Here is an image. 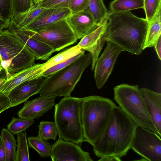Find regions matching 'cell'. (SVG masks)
<instances>
[{
	"label": "cell",
	"instance_id": "obj_35",
	"mask_svg": "<svg viewBox=\"0 0 161 161\" xmlns=\"http://www.w3.org/2000/svg\"><path fill=\"white\" fill-rule=\"evenodd\" d=\"M89 1V0H72L69 7L71 14L86 9Z\"/></svg>",
	"mask_w": 161,
	"mask_h": 161
},
{
	"label": "cell",
	"instance_id": "obj_25",
	"mask_svg": "<svg viewBox=\"0 0 161 161\" xmlns=\"http://www.w3.org/2000/svg\"><path fill=\"white\" fill-rule=\"evenodd\" d=\"M144 0H113L109 4L110 11H124L143 8Z\"/></svg>",
	"mask_w": 161,
	"mask_h": 161
},
{
	"label": "cell",
	"instance_id": "obj_17",
	"mask_svg": "<svg viewBox=\"0 0 161 161\" xmlns=\"http://www.w3.org/2000/svg\"><path fill=\"white\" fill-rule=\"evenodd\" d=\"M71 14L68 8H46L30 23L23 27L34 31L49 26Z\"/></svg>",
	"mask_w": 161,
	"mask_h": 161
},
{
	"label": "cell",
	"instance_id": "obj_36",
	"mask_svg": "<svg viewBox=\"0 0 161 161\" xmlns=\"http://www.w3.org/2000/svg\"><path fill=\"white\" fill-rule=\"evenodd\" d=\"M11 108V103L7 95L0 92V114Z\"/></svg>",
	"mask_w": 161,
	"mask_h": 161
},
{
	"label": "cell",
	"instance_id": "obj_1",
	"mask_svg": "<svg viewBox=\"0 0 161 161\" xmlns=\"http://www.w3.org/2000/svg\"><path fill=\"white\" fill-rule=\"evenodd\" d=\"M105 37L133 55H139L143 50L148 22L130 11H110L106 18Z\"/></svg>",
	"mask_w": 161,
	"mask_h": 161
},
{
	"label": "cell",
	"instance_id": "obj_31",
	"mask_svg": "<svg viewBox=\"0 0 161 161\" xmlns=\"http://www.w3.org/2000/svg\"><path fill=\"white\" fill-rule=\"evenodd\" d=\"M14 14L13 0H0L1 18L5 20H10Z\"/></svg>",
	"mask_w": 161,
	"mask_h": 161
},
{
	"label": "cell",
	"instance_id": "obj_33",
	"mask_svg": "<svg viewBox=\"0 0 161 161\" xmlns=\"http://www.w3.org/2000/svg\"><path fill=\"white\" fill-rule=\"evenodd\" d=\"M72 0H42L38 6L45 8H68Z\"/></svg>",
	"mask_w": 161,
	"mask_h": 161
},
{
	"label": "cell",
	"instance_id": "obj_40",
	"mask_svg": "<svg viewBox=\"0 0 161 161\" xmlns=\"http://www.w3.org/2000/svg\"><path fill=\"white\" fill-rule=\"evenodd\" d=\"M10 20L6 21L0 19V32L1 31L8 28Z\"/></svg>",
	"mask_w": 161,
	"mask_h": 161
},
{
	"label": "cell",
	"instance_id": "obj_16",
	"mask_svg": "<svg viewBox=\"0 0 161 161\" xmlns=\"http://www.w3.org/2000/svg\"><path fill=\"white\" fill-rule=\"evenodd\" d=\"M65 19L77 39L82 38L99 26L86 9L72 14Z\"/></svg>",
	"mask_w": 161,
	"mask_h": 161
},
{
	"label": "cell",
	"instance_id": "obj_15",
	"mask_svg": "<svg viewBox=\"0 0 161 161\" xmlns=\"http://www.w3.org/2000/svg\"><path fill=\"white\" fill-rule=\"evenodd\" d=\"M55 97L40 96L32 100L27 101L17 114L19 117L25 119H38L55 106Z\"/></svg>",
	"mask_w": 161,
	"mask_h": 161
},
{
	"label": "cell",
	"instance_id": "obj_18",
	"mask_svg": "<svg viewBox=\"0 0 161 161\" xmlns=\"http://www.w3.org/2000/svg\"><path fill=\"white\" fill-rule=\"evenodd\" d=\"M44 63L35 64L12 74L0 87V92L6 95L13 88L25 81L39 77L44 71Z\"/></svg>",
	"mask_w": 161,
	"mask_h": 161
},
{
	"label": "cell",
	"instance_id": "obj_9",
	"mask_svg": "<svg viewBox=\"0 0 161 161\" xmlns=\"http://www.w3.org/2000/svg\"><path fill=\"white\" fill-rule=\"evenodd\" d=\"M131 148L141 157L139 160L161 161V137L142 126L136 127Z\"/></svg>",
	"mask_w": 161,
	"mask_h": 161
},
{
	"label": "cell",
	"instance_id": "obj_46",
	"mask_svg": "<svg viewBox=\"0 0 161 161\" xmlns=\"http://www.w3.org/2000/svg\"><path fill=\"white\" fill-rule=\"evenodd\" d=\"M1 60L0 58V66H1Z\"/></svg>",
	"mask_w": 161,
	"mask_h": 161
},
{
	"label": "cell",
	"instance_id": "obj_41",
	"mask_svg": "<svg viewBox=\"0 0 161 161\" xmlns=\"http://www.w3.org/2000/svg\"><path fill=\"white\" fill-rule=\"evenodd\" d=\"M6 79L7 76L6 75L3 76L0 79V87Z\"/></svg>",
	"mask_w": 161,
	"mask_h": 161
},
{
	"label": "cell",
	"instance_id": "obj_2",
	"mask_svg": "<svg viewBox=\"0 0 161 161\" xmlns=\"http://www.w3.org/2000/svg\"><path fill=\"white\" fill-rule=\"evenodd\" d=\"M137 125L116 105L105 130L93 146L95 154L100 158L114 156L121 158L126 155L131 148Z\"/></svg>",
	"mask_w": 161,
	"mask_h": 161
},
{
	"label": "cell",
	"instance_id": "obj_4",
	"mask_svg": "<svg viewBox=\"0 0 161 161\" xmlns=\"http://www.w3.org/2000/svg\"><path fill=\"white\" fill-rule=\"evenodd\" d=\"M85 51L69 64L48 76L39 92L40 96H70L85 69L92 63V57Z\"/></svg>",
	"mask_w": 161,
	"mask_h": 161
},
{
	"label": "cell",
	"instance_id": "obj_34",
	"mask_svg": "<svg viewBox=\"0 0 161 161\" xmlns=\"http://www.w3.org/2000/svg\"><path fill=\"white\" fill-rule=\"evenodd\" d=\"M34 4L33 0H13L14 13L24 12L29 9Z\"/></svg>",
	"mask_w": 161,
	"mask_h": 161
},
{
	"label": "cell",
	"instance_id": "obj_10",
	"mask_svg": "<svg viewBox=\"0 0 161 161\" xmlns=\"http://www.w3.org/2000/svg\"><path fill=\"white\" fill-rule=\"evenodd\" d=\"M107 42L106 47L97 58L94 68V78L98 89L103 86L112 71L118 56L124 51L113 42Z\"/></svg>",
	"mask_w": 161,
	"mask_h": 161
},
{
	"label": "cell",
	"instance_id": "obj_27",
	"mask_svg": "<svg viewBox=\"0 0 161 161\" xmlns=\"http://www.w3.org/2000/svg\"><path fill=\"white\" fill-rule=\"evenodd\" d=\"M39 130L37 136L47 141L49 139L55 140L58 135V131L54 122L43 120L38 126Z\"/></svg>",
	"mask_w": 161,
	"mask_h": 161
},
{
	"label": "cell",
	"instance_id": "obj_5",
	"mask_svg": "<svg viewBox=\"0 0 161 161\" xmlns=\"http://www.w3.org/2000/svg\"><path fill=\"white\" fill-rule=\"evenodd\" d=\"M81 98L64 97L55 106L54 122L59 138L78 144L85 142Z\"/></svg>",
	"mask_w": 161,
	"mask_h": 161
},
{
	"label": "cell",
	"instance_id": "obj_42",
	"mask_svg": "<svg viewBox=\"0 0 161 161\" xmlns=\"http://www.w3.org/2000/svg\"><path fill=\"white\" fill-rule=\"evenodd\" d=\"M6 75V72L5 70L3 69L1 72H0V79Z\"/></svg>",
	"mask_w": 161,
	"mask_h": 161
},
{
	"label": "cell",
	"instance_id": "obj_6",
	"mask_svg": "<svg viewBox=\"0 0 161 161\" xmlns=\"http://www.w3.org/2000/svg\"><path fill=\"white\" fill-rule=\"evenodd\" d=\"M114 99L119 106L137 125L150 130L160 136L138 85L121 84L114 88Z\"/></svg>",
	"mask_w": 161,
	"mask_h": 161
},
{
	"label": "cell",
	"instance_id": "obj_47",
	"mask_svg": "<svg viewBox=\"0 0 161 161\" xmlns=\"http://www.w3.org/2000/svg\"><path fill=\"white\" fill-rule=\"evenodd\" d=\"M0 19H1V18H0Z\"/></svg>",
	"mask_w": 161,
	"mask_h": 161
},
{
	"label": "cell",
	"instance_id": "obj_44",
	"mask_svg": "<svg viewBox=\"0 0 161 161\" xmlns=\"http://www.w3.org/2000/svg\"><path fill=\"white\" fill-rule=\"evenodd\" d=\"M3 142V140L2 137V136H1V135H0V145Z\"/></svg>",
	"mask_w": 161,
	"mask_h": 161
},
{
	"label": "cell",
	"instance_id": "obj_28",
	"mask_svg": "<svg viewBox=\"0 0 161 161\" xmlns=\"http://www.w3.org/2000/svg\"><path fill=\"white\" fill-rule=\"evenodd\" d=\"M17 137L15 161H29V147L26 132L24 131L17 134Z\"/></svg>",
	"mask_w": 161,
	"mask_h": 161
},
{
	"label": "cell",
	"instance_id": "obj_32",
	"mask_svg": "<svg viewBox=\"0 0 161 161\" xmlns=\"http://www.w3.org/2000/svg\"><path fill=\"white\" fill-rule=\"evenodd\" d=\"M85 51H84L83 52ZM82 52L71 58L64 62L56 64L49 68L44 71L39 77H48L52 74L61 69L73 62L80 56Z\"/></svg>",
	"mask_w": 161,
	"mask_h": 161
},
{
	"label": "cell",
	"instance_id": "obj_22",
	"mask_svg": "<svg viewBox=\"0 0 161 161\" xmlns=\"http://www.w3.org/2000/svg\"><path fill=\"white\" fill-rule=\"evenodd\" d=\"M84 50L77 45L69 47L49 59L44 63V71L56 64L64 62L71 58L81 53Z\"/></svg>",
	"mask_w": 161,
	"mask_h": 161
},
{
	"label": "cell",
	"instance_id": "obj_21",
	"mask_svg": "<svg viewBox=\"0 0 161 161\" xmlns=\"http://www.w3.org/2000/svg\"><path fill=\"white\" fill-rule=\"evenodd\" d=\"M46 8L39 7L38 3L34 4L24 12L14 13L12 18L18 26L23 27L31 22Z\"/></svg>",
	"mask_w": 161,
	"mask_h": 161
},
{
	"label": "cell",
	"instance_id": "obj_23",
	"mask_svg": "<svg viewBox=\"0 0 161 161\" xmlns=\"http://www.w3.org/2000/svg\"><path fill=\"white\" fill-rule=\"evenodd\" d=\"M86 9L99 25L106 19L108 13L103 0H89Z\"/></svg>",
	"mask_w": 161,
	"mask_h": 161
},
{
	"label": "cell",
	"instance_id": "obj_13",
	"mask_svg": "<svg viewBox=\"0 0 161 161\" xmlns=\"http://www.w3.org/2000/svg\"><path fill=\"white\" fill-rule=\"evenodd\" d=\"M8 29L14 33L27 46L34 55L36 59L45 60L54 52L50 47L30 36L18 26L11 18Z\"/></svg>",
	"mask_w": 161,
	"mask_h": 161
},
{
	"label": "cell",
	"instance_id": "obj_19",
	"mask_svg": "<svg viewBox=\"0 0 161 161\" xmlns=\"http://www.w3.org/2000/svg\"><path fill=\"white\" fill-rule=\"evenodd\" d=\"M153 122L161 136V93L147 88L140 89Z\"/></svg>",
	"mask_w": 161,
	"mask_h": 161
},
{
	"label": "cell",
	"instance_id": "obj_20",
	"mask_svg": "<svg viewBox=\"0 0 161 161\" xmlns=\"http://www.w3.org/2000/svg\"><path fill=\"white\" fill-rule=\"evenodd\" d=\"M161 9H160L153 18L148 22L143 50L147 48L154 47L161 36Z\"/></svg>",
	"mask_w": 161,
	"mask_h": 161
},
{
	"label": "cell",
	"instance_id": "obj_43",
	"mask_svg": "<svg viewBox=\"0 0 161 161\" xmlns=\"http://www.w3.org/2000/svg\"><path fill=\"white\" fill-rule=\"evenodd\" d=\"M42 0H33L34 4L39 3Z\"/></svg>",
	"mask_w": 161,
	"mask_h": 161
},
{
	"label": "cell",
	"instance_id": "obj_37",
	"mask_svg": "<svg viewBox=\"0 0 161 161\" xmlns=\"http://www.w3.org/2000/svg\"><path fill=\"white\" fill-rule=\"evenodd\" d=\"M154 47L158 58L161 59V36H160L155 43Z\"/></svg>",
	"mask_w": 161,
	"mask_h": 161
},
{
	"label": "cell",
	"instance_id": "obj_7",
	"mask_svg": "<svg viewBox=\"0 0 161 161\" xmlns=\"http://www.w3.org/2000/svg\"><path fill=\"white\" fill-rule=\"evenodd\" d=\"M0 58L10 64L12 74L35 64L36 58L25 43L8 29L0 32Z\"/></svg>",
	"mask_w": 161,
	"mask_h": 161
},
{
	"label": "cell",
	"instance_id": "obj_11",
	"mask_svg": "<svg viewBox=\"0 0 161 161\" xmlns=\"http://www.w3.org/2000/svg\"><path fill=\"white\" fill-rule=\"evenodd\" d=\"M50 157L53 161H93L77 144L59 138L52 145Z\"/></svg>",
	"mask_w": 161,
	"mask_h": 161
},
{
	"label": "cell",
	"instance_id": "obj_14",
	"mask_svg": "<svg viewBox=\"0 0 161 161\" xmlns=\"http://www.w3.org/2000/svg\"><path fill=\"white\" fill-rule=\"evenodd\" d=\"M47 77L40 76L18 85L7 94L11 108L27 101L31 96L38 93Z\"/></svg>",
	"mask_w": 161,
	"mask_h": 161
},
{
	"label": "cell",
	"instance_id": "obj_38",
	"mask_svg": "<svg viewBox=\"0 0 161 161\" xmlns=\"http://www.w3.org/2000/svg\"><path fill=\"white\" fill-rule=\"evenodd\" d=\"M98 161H121V158L116 156H112L104 157L100 158Z\"/></svg>",
	"mask_w": 161,
	"mask_h": 161
},
{
	"label": "cell",
	"instance_id": "obj_30",
	"mask_svg": "<svg viewBox=\"0 0 161 161\" xmlns=\"http://www.w3.org/2000/svg\"><path fill=\"white\" fill-rule=\"evenodd\" d=\"M161 0H144L146 19L148 22L154 17L161 8Z\"/></svg>",
	"mask_w": 161,
	"mask_h": 161
},
{
	"label": "cell",
	"instance_id": "obj_24",
	"mask_svg": "<svg viewBox=\"0 0 161 161\" xmlns=\"http://www.w3.org/2000/svg\"><path fill=\"white\" fill-rule=\"evenodd\" d=\"M1 135L6 151V161H15L17 141L7 129L3 128Z\"/></svg>",
	"mask_w": 161,
	"mask_h": 161
},
{
	"label": "cell",
	"instance_id": "obj_39",
	"mask_svg": "<svg viewBox=\"0 0 161 161\" xmlns=\"http://www.w3.org/2000/svg\"><path fill=\"white\" fill-rule=\"evenodd\" d=\"M0 161H6V151L3 142L0 145Z\"/></svg>",
	"mask_w": 161,
	"mask_h": 161
},
{
	"label": "cell",
	"instance_id": "obj_29",
	"mask_svg": "<svg viewBox=\"0 0 161 161\" xmlns=\"http://www.w3.org/2000/svg\"><path fill=\"white\" fill-rule=\"evenodd\" d=\"M35 122L33 119L13 117L7 126V130L13 135L24 131Z\"/></svg>",
	"mask_w": 161,
	"mask_h": 161
},
{
	"label": "cell",
	"instance_id": "obj_26",
	"mask_svg": "<svg viewBox=\"0 0 161 161\" xmlns=\"http://www.w3.org/2000/svg\"><path fill=\"white\" fill-rule=\"evenodd\" d=\"M28 143L29 147L35 149L40 156L46 158L50 156L52 145L48 142L37 136L28 137Z\"/></svg>",
	"mask_w": 161,
	"mask_h": 161
},
{
	"label": "cell",
	"instance_id": "obj_45",
	"mask_svg": "<svg viewBox=\"0 0 161 161\" xmlns=\"http://www.w3.org/2000/svg\"><path fill=\"white\" fill-rule=\"evenodd\" d=\"M4 69L1 66H0V72H1Z\"/></svg>",
	"mask_w": 161,
	"mask_h": 161
},
{
	"label": "cell",
	"instance_id": "obj_3",
	"mask_svg": "<svg viewBox=\"0 0 161 161\" xmlns=\"http://www.w3.org/2000/svg\"><path fill=\"white\" fill-rule=\"evenodd\" d=\"M85 141L92 147L105 130L116 106L110 99L97 95L81 98Z\"/></svg>",
	"mask_w": 161,
	"mask_h": 161
},
{
	"label": "cell",
	"instance_id": "obj_12",
	"mask_svg": "<svg viewBox=\"0 0 161 161\" xmlns=\"http://www.w3.org/2000/svg\"><path fill=\"white\" fill-rule=\"evenodd\" d=\"M106 19L92 32L85 36L77 45L82 49L87 51L92 57L91 70L94 69L98 57L106 41Z\"/></svg>",
	"mask_w": 161,
	"mask_h": 161
},
{
	"label": "cell",
	"instance_id": "obj_8",
	"mask_svg": "<svg viewBox=\"0 0 161 161\" xmlns=\"http://www.w3.org/2000/svg\"><path fill=\"white\" fill-rule=\"evenodd\" d=\"M21 28L31 37L50 47L54 52L75 43L78 40L65 19L36 31Z\"/></svg>",
	"mask_w": 161,
	"mask_h": 161
}]
</instances>
